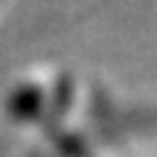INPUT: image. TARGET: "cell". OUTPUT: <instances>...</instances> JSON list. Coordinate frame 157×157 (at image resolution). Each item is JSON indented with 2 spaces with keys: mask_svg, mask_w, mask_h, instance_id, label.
<instances>
[{
  "mask_svg": "<svg viewBox=\"0 0 157 157\" xmlns=\"http://www.w3.org/2000/svg\"><path fill=\"white\" fill-rule=\"evenodd\" d=\"M71 102H73V81L68 76H60L58 84H55V89H52L50 110H47V115H45V128L50 131V134L58 131V121L66 115V110L71 107Z\"/></svg>",
  "mask_w": 157,
  "mask_h": 157,
  "instance_id": "obj_2",
  "label": "cell"
},
{
  "mask_svg": "<svg viewBox=\"0 0 157 157\" xmlns=\"http://www.w3.org/2000/svg\"><path fill=\"white\" fill-rule=\"evenodd\" d=\"M42 105H45L42 89L37 84H21L8 100V113L16 121H34L42 113Z\"/></svg>",
  "mask_w": 157,
  "mask_h": 157,
  "instance_id": "obj_1",
  "label": "cell"
},
{
  "mask_svg": "<svg viewBox=\"0 0 157 157\" xmlns=\"http://www.w3.org/2000/svg\"><path fill=\"white\" fill-rule=\"evenodd\" d=\"M55 139H58V147H60V152H63L66 157H92L89 149H86V144L78 139V136L55 131Z\"/></svg>",
  "mask_w": 157,
  "mask_h": 157,
  "instance_id": "obj_3",
  "label": "cell"
}]
</instances>
